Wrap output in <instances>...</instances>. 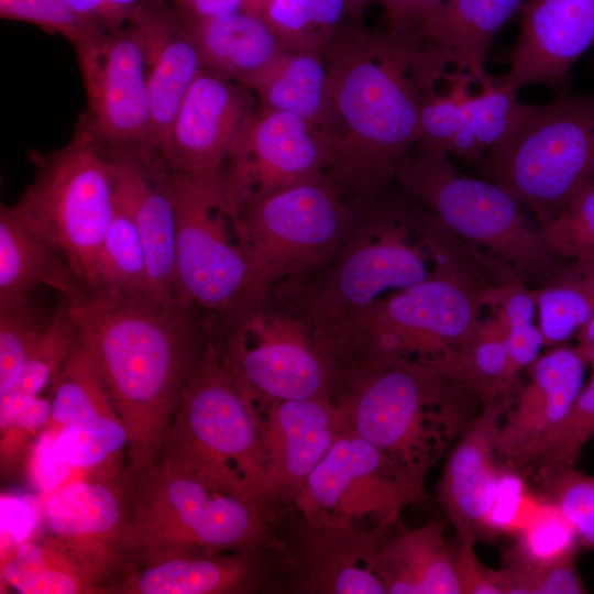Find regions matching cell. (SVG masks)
<instances>
[{"label": "cell", "instance_id": "obj_1", "mask_svg": "<svg viewBox=\"0 0 594 594\" xmlns=\"http://www.w3.org/2000/svg\"><path fill=\"white\" fill-rule=\"evenodd\" d=\"M327 85L318 123L330 146L326 175L348 196L394 183L417 143L420 111L446 66L417 35L345 20L322 52Z\"/></svg>", "mask_w": 594, "mask_h": 594}, {"label": "cell", "instance_id": "obj_2", "mask_svg": "<svg viewBox=\"0 0 594 594\" xmlns=\"http://www.w3.org/2000/svg\"><path fill=\"white\" fill-rule=\"evenodd\" d=\"M72 305L79 344L128 432L125 479L133 482L154 466L204 361L209 314L97 288L84 290Z\"/></svg>", "mask_w": 594, "mask_h": 594}, {"label": "cell", "instance_id": "obj_3", "mask_svg": "<svg viewBox=\"0 0 594 594\" xmlns=\"http://www.w3.org/2000/svg\"><path fill=\"white\" fill-rule=\"evenodd\" d=\"M350 198L351 228L331 261L306 278L271 290L309 320L346 371L353 365L346 344L351 327L388 292L430 275L438 230L437 218L395 183Z\"/></svg>", "mask_w": 594, "mask_h": 594}, {"label": "cell", "instance_id": "obj_4", "mask_svg": "<svg viewBox=\"0 0 594 594\" xmlns=\"http://www.w3.org/2000/svg\"><path fill=\"white\" fill-rule=\"evenodd\" d=\"M475 400L417 360L373 356L352 370L337 405L344 428L425 481L476 416Z\"/></svg>", "mask_w": 594, "mask_h": 594}, {"label": "cell", "instance_id": "obj_5", "mask_svg": "<svg viewBox=\"0 0 594 594\" xmlns=\"http://www.w3.org/2000/svg\"><path fill=\"white\" fill-rule=\"evenodd\" d=\"M127 485L123 566L276 546L258 505L164 462Z\"/></svg>", "mask_w": 594, "mask_h": 594}, {"label": "cell", "instance_id": "obj_6", "mask_svg": "<svg viewBox=\"0 0 594 594\" xmlns=\"http://www.w3.org/2000/svg\"><path fill=\"white\" fill-rule=\"evenodd\" d=\"M450 237L424 280L380 299L353 323L348 350L360 364L373 356L417 360L441 374L474 331L490 284L477 254H463Z\"/></svg>", "mask_w": 594, "mask_h": 594}, {"label": "cell", "instance_id": "obj_7", "mask_svg": "<svg viewBox=\"0 0 594 594\" xmlns=\"http://www.w3.org/2000/svg\"><path fill=\"white\" fill-rule=\"evenodd\" d=\"M209 318L216 349L251 407L306 398L338 403L345 371L309 320L283 296L270 292Z\"/></svg>", "mask_w": 594, "mask_h": 594}, {"label": "cell", "instance_id": "obj_8", "mask_svg": "<svg viewBox=\"0 0 594 594\" xmlns=\"http://www.w3.org/2000/svg\"><path fill=\"white\" fill-rule=\"evenodd\" d=\"M474 167L528 208L542 230L594 185V92L522 105L513 131Z\"/></svg>", "mask_w": 594, "mask_h": 594}, {"label": "cell", "instance_id": "obj_9", "mask_svg": "<svg viewBox=\"0 0 594 594\" xmlns=\"http://www.w3.org/2000/svg\"><path fill=\"white\" fill-rule=\"evenodd\" d=\"M395 185L453 235L482 248L517 280L543 285L565 260L556 255L521 206L497 185L461 174L442 151L415 144L400 161Z\"/></svg>", "mask_w": 594, "mask_h": 594}, {"label": "cell", "instance_id": "obj_10", "mask_svg": "<svg viewBox=\"0 0 594 594\" xmlns=\"http://www.w3.org/2000/svg\"><path fill=\"white\" fill-rule=\"evenodd\" d=\"M156 462L241 496L272 518L256 421L216 349L211 328L204 361L167 428Z\"/></svg>", "mask_w": 594, "mask_h": 594}, {"label": "cell", "instance_id": "obj_11", "mask_svg": "<svg viewBox=\"0 0 594 594\" xmlns=\"http://www.w3.org/2000/svg\"><path fill=\"white\" fill-rule=\"evenodd\" d=\"M230 217L256 299L326 266L349 234L353 204L323 175L249 196Z\"/></svg>", "mask_w": 594, "mask_h": 594}, {"label": "cell", "instance_id": "obj_12", "mask_svg": "<svg viewBox=\"0 0 594 594\" xmlns=\"http://www.w3.org/2000/svg\"><path fill=\"white\" fill-rule=\"evenodd\" d=\"M31 184L12 208L65 255L84 290L95 267L114 201V162L81 122L62 148L35 160Z\"/></svg>", "mask_w": 594, "mask_h": 594}, {"label": "cell", "instance_id": "obj_13", "mask_svg": "<svg viewBox=\"0 0 594 594\" xmlns=\"http://www.w3.org/2000/svg\"><path fill=\"white\" fill-rule=\"evenodd\" d=\"M424 483L343 428L306 480L293 508L318 526L384 529L398 521L405 507L422 499Z\"/></svg>", "mask_w": 594, "mask_h": 594}, {"label": "cell", "instance_id": "obj_14", "mask_svg": "<svg viewBox=\"0 0 594 594\" xmlns=\"http://www.w3.org/2000/svg\"><path fill=\"white\" fill-rule=\"evenodd\" d=\"M176 216L175 304L208 314L235 311L254 298L250 268L221 189L170 170Z\"/></svg>", "mask_w": 594, "mask_h": 594}, {"label": "cell", "instance_id": "obj_15", "mask_svg": "<svg viewBox=\"0 0 594 594\" xmlns=\"http://www.w3.org/2000/svg\"><path fill=\"white\" fill-rule=\"evenodd\" d=\"M88 110L82 123L114 155L160 161L152 146L144 37L138 20L75 46Z\"/></svg>", "mask_w": 594, "mask_h": 594}, {"label": "cell", "instance_id": "obj_16", "mask_svg": "<svg viewBox=\"0 0 594 594\" xmlns=\"http://www.w3.org/2000/svg\"><path fill=\"white\" fill-rule=\"evenodd\" d=\"M280 514L288 530H272V590L297 594H387L374 570L376 554L394 526L342 529L307 521L290 507Z\"/></svg>", "mask_w": 594, "mask_h": 594}, {"label": "cell", "instance_id": "obj_17", "mask_svg": "<svg viewBox=\"0 0 594 594\" xmlns=\"http://www.w3.org/2000/svg\"><path fill=\"white\" fill-rule=\"evenodd\" d=\"M329 163V142L319 127L258 105L246 118L222 174L229 215L249 196L326 175Z\"/></svg>", "mask_w": 594, "mask_h": 594}, {"label": "cell", "instance_id": "obj_18", "mask_svg": "<svg viewBox=\"0 0 594 594\" xmlns=\"http://www.w3.org/2000/svg\"><path fill=\"white\" fill-rule=\"evenodd\" d=\"M251 409L261 439L273 518L293 507L344 424L338 405L327 398L273 400Z\"/></svg>", "mask_w": 594, "mask_h": 594}, {"label": "cell", "instance_id": "obj_19", "mask_svg": "<svg viewBox=\"0 0 594 594\" xmlns=\"http://www.w3.org/2000/svg\"><path fill=\"white\" fill-rule=\"evenodd\" d=\"M50 536L77 556L107 584L124 564L129 526L125 475L66 482L46 495L42 510Z\"/></svg>", "mask_w": 594, "mask_h": 594}, {"label": "cell", "instance_id": "obj_20", "mask_svg": "<svg viewBox=\"0 0 594 594\" xmlns=\"http://www.w3.org/2000/svg\"><path fill=\"white\" fill-rule=\"evenodd\" d=\"M249 92L202 68L172 127L169 169L221 189L229 156L254 109Z\"/></svg>", "mask_w": 594, "mask_h": 594}, {"label": "cell", "instance_id": "obj_21", "mask_svg": "<svg viewBox=\"0 0 594 594\" xmlns=\"http://www.w3.org/2000/svg\"><path fill=\"white\" fill-rule=\"evenodd\" d=\"M586 363L568 342L548 348L529 366L497 439L499 461L519 472L531 468L544 443L568 417L583 385Z\"/></svg>", "mask_w": 594, "mask_h": 594}, {"label": "cell", "instance_id": "obj_22", "mask_svg": "<svg viewBox=\"0 0 594 594\" xmlns=\"http://www.w3.org/2000/svg\"><path fill=\"white\" fill-rule=\"evenodd\" d=\"M514 392L482 404L453 443L438 482V502L460 542L491 538L488 519L502 476L497 439Z\"/></svg>", "mask_w": 594, "mask_h": 594}, {"label": "cell", "instance_id": "obj_23", "mask_svg": "<svg viewBox=\"0 0 594 594\" xmlns=\"http://www.w3.org/2000/svg\"><path fill=\"white\" fill-rule=\"evenodd\" d=\"M508 73L498 78L517 92L544 85L566 94L574 63L594 46V0H526Z\"/></svg>", "mask_w": 594, "mask_h": 594}, {"label": "cell", "instance_id": "obj_24", "mask_svg": "<svg viewBox=\"0 0 594 594\" xmlns=\"http://www.w3.org/2000/svg\"><path fill=\"white\" fill-rule=\"evenodd\" d=\"M447 79L451 85L449 94H432L424 102L416 144L475 165L513 131L522 103H518L517 92L498 78L490 77L476 96L468 92L473 82L469 75L459 72Z\"/></svg>", "mask_w": 594, "mask_h": 594}, {"label": "cell", "instance_id": "obj_25", "mask_svg": "<svg viewBox=\"0 0 594 594\" xmlns=\"http://www.w3.org/2000/svg\"><path fill=\"white\" fill-rule=\"evenodd\" d=\"M270 549L189 554L124 565L108 583L105 593L246 594L271 591Z\"/></svg>", "mask_w": 594, "mask_h": 594}, {"label": "cell", "instance_id": "obj_26", "mask_svg": "<svg viewBox=\"0 0 594 594\" xmlns=\"http://www.w3.org/2000/svg\"><path fill=\"white\" fill-rule=\"evenodd\" d=\"M112 155L116 186L130 207L144 251V295L175 304L176 216L169 188L170 169L160 161Z\"/></svg>", "mask_w": 594, "mask_h": 594}, {"label": "cell", "instance_id": "obj_27", "mask_svg": "<svg viewBox=\"0 0 594 594\" xmlns=\"http://www.w3.org/2000/svg\"><path fill=\"white\" fill-rule=\"evenodd\" d=\"M136 20L146 53L153 152L169 168L172 127L190 86L204 68L202 61L178 15L172 18L146 7Z\"/></svg>", "mask_w": 594, "mask_h": 594}, {"label": "cell", "instance_id": "obj_28", "mask_svg": "<svg viewBox=\"0 0 594 594\" xmlns=\"http://www.w3.org/2000/svg\"><path fill=\"white\" fill-rule=\"evenodd\" d=\"M525 0H443L427 19L419 37L446 64L473 82L484 84L488 50L496 33L518 15Z\"/></svg>", "mask_w": 594, "mask_h": 594}, {"label": "cell", "instance_id": "obj_29", "mask_svg": "<svg viewBox=\"0 0 594 594\" xmlns=\"http://www.w3.org/2000/svg\"><path fill=\"white\" fill-rule=\"evenodd\" d=\"M182 21L197 46L204 68L250 91L285 51L261 12L243 11Z\"/></svg>", "mask_w": 594, "mask_h": 594}, {"label": "cell", "instance_id": "obj_30", "mask_svg": "<svg viewBox=\"0 0 594 594\" xmlns=\"http://www.w3.org/2000/svg\"><path fill=\"white\" fill-rule=\"evenodd\" d=\"M46 285L70 301L84 287L63 252L26 224L12 206L0 209V306L29 298Z\"/></svg>", "mask_w": 594, "mask_h": 594}, {"label": "cell", "instance_id": "obj_31", "mask_svg": "<svg viewBox=\"0 0 594 594\" xmlns=\"http://www.w3.org/2000/svg\"><path fill=\"white\" fill-rule=\"evenodd\" d=\"M394 528L374 565L387 594H461L442 524L429 521L397 532Z\"/></svg>", "mask_w": 594, "mask_h": 594}, {"label": "cell", "instance_id": "obj_32", "mask_svg": "<svg viewBox=\"0 0 594 594\" xmlns=\"http://www.w3.org/2000/svg\"><path fill=\"white\" fill-rule=\"evenodd\" d=\"M1 585L22 594L102 593L101 579L51 536L28 540L1 559Z\"/></svg>", "mask_w": 594, "mask_h": 594}, {"label": "cell", "instance_id": "obj_33", "mask_svg": "<svg viewBox=\"0 0 594 594\" xmlns=\"http://www.w3.org/2000/svg\"><path fill=\"white\" fill-rule=\"evenodd\" d=\"M326 85L322 53L285 50L251 91L261 107L296 114L318 127L324 107Z\"/></svg>", "mask_w": 594, "mask_h": 594}, {"label": "cell", "instance_id": "obj_34", "mask_svg": "<svg viewBox=\"0 0 594 594\" xmlns=\"http://www.w3.org/2000/svg\"><path fill=\"white\" fill-rule=\"evenodd\" d=\"M535 289L543 346L568 342L594 312V257L565 260Z\"/></svg>", "mask_w": 594, "mask_h": 594}, {"label": "cell", "instance_id": "obj_35", "mask_svg": "<svg viewBox=\"0 0 594 594\" xmlns=\"http://www.w3.org/2000/svg\"><path fill=\"white\" fill-rule=\"evenodd\" d=\"M505 337V329L492 314L480 318L441 375L471 391L482 404L514 392L517 382L509 373Z\"/></svg>", "mask_w": 594, "mask_h": 594}, {"label": "cell", "instance_id": "obj_36", "mask_svg": "<svg viewBox=\"0 0 594 594\" xmlns=\"http://www.w3.org/2000/svg\"><path fill=\"white\" fill-rule=\"evenodd\" d=\"M145 284L144 251L128 201L117 188L114 177L113 212L97 256L92 289L144 294Z\"/></svg>", "mask_w": 594, "mask_h": 594}, {"label": "cell", "instance_id": "obj_37", "mask_svg": "<svg viewBox=\"0 0 594 594\" xmlns=\"http://www.w3.org/2000/svg\"><path fill=\"white\" fill-rule=\"evenodd\" d=\"M79 339L72 301L65 297L40 334L18 381L0 395V408L29 399L56 378Z\"/></svg>", "mask_w": 594, "mask_h": 594}, {"label": "cell", "instance_id": "obj_38", "mask_svg": "<svg viewBox=\"0 0 594 594\" xmlns=\"http://www.w3.org/2000/svg\"><path fill=\"white\" fill-rule=\"evenodd\" d=\"M262 14L285 50L322 53L348 11L345 0H270Z\"/></svg>", "mask_w": 594, "mask_h": 594}, {"label": "cell", "instance_id": "obj_39", "mask_svg": "<svg viewBox=\"0 0 594 594\" xmlns=\"http://www.w3.org/2000/svg\"><path fill=\"white\" fill-rule=\"evenodd\" d=\"M128 432L114 414H101L58 429L54 449L73 469L116 476L114 461L127 451ZM122 475V474H119Z\"/></svg>", "mask_w": 594, "mask_h": 594}, {"label": "cell", "instance_id": "obj_40", "mask_svg": "<svg viewBox=\"0 0 594 594\" xmlns=\"http://www.w3.org/2000/svg\"><path fill=\"white\" fill-rule=\"evenodd\" d=\"M535 471L541 496L563 515L580 546L594 551V476L574 465Z\"/></svg>", "mask_w": 594, "mask_h": 594}, {"label": "cell", "instance_id": "obj_41", "mask_svg": "<svg viewBox=\"0 0 594 594\" xmlns=\"http://www.w3.org/2000/svg\"><path fill=\"white\" fill-rule=\"evenodd\" d=\"M580 547L546 562L526 559L513 549L502 568L505 594H583L587 590L578 569Z\"/></svg>", "mask_w": 594, "mask_h": 594}, {"label": "cell", "instance_id": "obj_42", "mask_svg": "<svg viewBox=\"0 0 594 594\" xmlns=\"http://www.w3.org/2000/svg\"><path fill=\"white\" fill-rule=\"evenodd\" d=\"M48 319L30 297L0 306V395L18 381Z\"/></svg>", "mask_w": 594, "mask_h": 594}, {"label": "cell", "instance_id": "obj_43", "mask_svg": "<svg viewBox=\"0 0 594 594\" xmlns=\"http://www.w3.org/2000/svg\"><path fill=\"white\" fill-rule=\"evenodd\" d=\"M594 438V372L582 387L568 417L544 443L530 469L575 465L584 446Z\"/></svg>", "mask_w": 594, "mask_h": 594}, {"label": "cell", "instance_id": "obj_44", "mask_svg": "<svg viewBox=\"0 0 594 594\" xmlns=\"http://www.w3.org/2000/svg\"><path fill=\"white\" fill-rule=\"evenodd\" d=\"M540 232L550 250L563 260L594 257V185L578 195Z\"/></svg>", "mask_w": 594, "mask_h": 594}, {"label": "cell", "instance_id": "obj_45", "mask_svg": "<svg viewBox=\"0 0 594 594\" xmlns=\"http://www.w3.org/2000/svg\"><path fill=\"white\" fill-rule=\"evenodd\" d=\"M0 15L59 34L74 47L99 33L79 18L68 0H0Z\"/></svg>", "mask_w": 594, "mask_h": 594}, {"label": "cell", "instance_id": "obj_46", "mask_svg": "<svg viewBox=\"0 0 594 594\" xmlns=\"http://www.w3.org/2000/svg\"><path fill=\"white\" fill-rule=\"evenodd\" d=\"M576 547L581 548L570 524L554 505L544 499L512 549L526 559L546 562Z\"/></svg>", "mask_w": 594, "mask_h": 594}, {"label": "cell", "instance_id": "obj_47", "mask_svg": "<svg viewBox=\"0 0 594 594\" xmlns=\"http://www.w3.org/2000/svg\"><path fill=\"white\" fill-rule=\"evenodd\" d=\"M51 416L52 402L40 396L0 408L2 474L24 459L26 441L48 425Z\"/></svg>", "mask_w": 594, "mask_h": 594}, {"label": "cell", "instance_id": "obj_48", "mask_svg": "<svg viewBox=\"0 0 594 594\" xmlns=\"http://www.w3.org/2000/svg\"><path fill=\"white\" fill-rule=\"evenodd\" d=\"M543 503L544 498L530 492L518 472H502L488 519L491 538L504 532L518 536Z\"/></svg>", "mask_w": 594, "mask_h": 594}, {"label": "cell", "instance_id": "obj_49", "mask_svg": "<svg viewBox=\"0 0 594 594\" xmlns=\"http://www.w3.org/2000/svg\"><path fill=\"white\" fill-rule=\"evenodd\" d=\"M57 431L55 426H46L29 451L30 477L34 486L46 495L66 483L73 469L55 452Z\"/></svg>", "mask_w": 594, "mask_h": 594}, {"label": "cell", "instance_id": "obj_50", "mask_svg": "<svg viewBox=\"0 0 594 594\" xmlns=\"http://www.w3.org/2000/svg\"><path fill=\"white\" fill-rule=\"evenodd\" d=\"M451 550L461 594H505L502 568L484 565L476 556L475 544L459 541Z\"/></svg>", "mask_w": 594, "mask_h": 594}, {"label": "cell", "instance_id": "obj_51", "mask_svg": "<svg viewBox=\"0 0 594 594\" xmlns=\"http://www.w3.org/2000/svg\"><path fill=\"white\" fill-rule=\"evenodd\" d=\"M79 18L97 32L127 26L147 7L144 0H68Z\"/></svg>", "mask_w": 594, "mask_h": 594}, {"label": "cell", "instance_id": "obj_52", "mask_svg": "<svg viewBox=\"0 0 594 594\" xmlns=\"http://www.w3.org/2000/svg\"><path fill=\"white\" fill-rule=\"evenodd\" d=\"M37 512L31 499L13 495L0 498L1 559L33 536Z\"/></svg>", "mask_w": 594, "mask_h": 594}, {"label": "cell", "instance_id": "obj_53", "mask_svg": "<svg viewBox=\"0 0 594 594\" xmlns=\"http://www.w3.org/2000/svg\"><path fill=\"white\" fill-rule=\"evenodd\" d=\"M387 23L386 30L398 35H418L427 19L443 0H377Z\"/></svg>", "mask_w": 594, "mask_h": 594}, {"label": "cell", "instance_id": "obj_54", "mask_svg": "<svg viewBox=\"0 0 594 594\" xmlns=\"http://www.w3.org/2000/svg\"><path fill=\"white\" fill-rule=\"evenodd\" d=\"M508 366L512 377L517 382L520 372L529 367L540 355L543 338L534 323L506 331Z\"/></svg>", "mask_w": 594, "mask_h": 594}, {"label": "cell", "instance_id": "obj_55", "mask_svg": "<svg viewBox=\"0 0 594 594\" xmlns=\"http://www.w3.org/2000/svg\"><path fill=\"white\" fill-rule=\"evenodd\" d=\"M173 3L184 21H199L243 11L261 12L253 0H174Z\"/></svg>", "mask_w": 594, "mask_h": 594}, {"label": "cell", "instance_id": "obj_56", "mask_svg": "<svg viewBox=\"0 0 594 594\" xmlns=\"http://www.w3.org/2000/svg\"><path fill=\"white\" fill-rule=\"evenodd\" d=\"M377 0H345L348 18L354 22L362 23L366 8Z\"/></svg>", "mask_w": 594, "mask_h": 594}, {"label": "cell", "instance_id": "obj_57", "mask_svg": "<svg viewBox=\"0 0 594 594\" xmlns=\"http://www.w3.org/2000/svg\"><path fill=\"white\" fill-rule=\"evenodd\" d=\"M578 343H594V312L575 333Z\"/></svg>", "mask_w": 594, "mask_h": 594}, {"label": "cell", "instance_id": "obj_58", "mask_svg": "<svg viewBox=\"0 0 594 594\" xmlns=\"http://www.w3.org/2000/svg\"><path fill=\"white\" fill-rule=\"evenodd\" d=\"M575 346L586 363V366H590L592 372H594V343H576Z\"/></svg>", "mask_w": 594, "mask_h": 594}, {"label": "cell", "instance_id": "obj_59", "mask_svg": "<svg viewBox=\"0 0 594 594\" xmlns=\"http://www.w3.org/2000/svg\"><path fill=\"white\" fill-rule=\"evenodd\" d=\"M255 2V4L257 6V8L260 9V11L262 12L264 7L266 6V3L270 1V0H253Z\"/></svg>", "mask_w": 594, "mask_h": 594}, {"label": "cell", "instance_id": "obj_60", "mask_svg": "<svg viewBox=\"0 0 594 594\" xmlns=\"http://www.w3.org/2000/svg\"><path fill=\"white\" fill-rule=\"evenodd\" d=\"M158 1H165V0H158ZM168 1H172V2H174V0H168Z\"/></svg>", "mask_w": 594, "mask_h": 594}, {"label": "cell", "instance_id": "obj_61", "mask_svg": "<svg viewBox=\"0 0 594 594\" xmlns=\"http://www.w3.org/2000/svg\"><path fill=\"white\" fill-rule=\"evenodd\" d=\"M593 66H594V63H593Z\"/></svg>", "mask_w": 594, "mask_h": 594}]
</instances>
